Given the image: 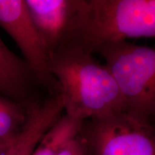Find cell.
Masks as SVG:
<instances>
[{
	"label": "cell",
	"mask_w": 155,
	"mask_h": 155,
	"mask_svg": "<svg viewBox=\"0 0 155 155\" xmlns=\"http://www.w3.org/2000/svg\"><path fill=\"white\" fill-rule=\"evenodd\" d=\"M27 102L0 95V139H14L20 133L27 119Z\"/></svg>",
	"instance_id": "obj_10"
},
{
	"label": "cell",
	"mask_w": 155,
	"mask_h": 155,
	"mask_svg": "<svg viewBox=\"0 0 155 155\" xmlns=\"http://www.w3.org/2000/svg\"><path fill=\"white\" fill-rule=\"evenodd\" d=\"M84 120L62 116L39 141L31 155H58L63 147L81 132Z\"/></svg>",
	"instance_id": "obj_9"
},
{
	"label": "cell",
	"mask_w": 155,
	"mask_h": 155,
	"mask_svg": "<svg viewBox=\"0 0 155 155\" xmlns=\"http://www.w3.org/2000/svg\"><path fill=\"white\" fill-rule=\"evenodd\" d=\"M0 26L18 45L37 82L56 93L57 82L50 72L47 49L25 0H0Z\"/></svg>",
	"instance_id": "obj_5"
},
{
	"label": "cell",
	"mask_w": 155,
	"mask_h": 155,
	"mask_svg": "<svg viewBox=\"0 0 155 155\" xmlns=\"http://www.w3.org/2000/svg\"><path fill=\"white\" fill-rule=\"evenodd\" d=\"M154 36V0H81L62 45L93 55L108 42Z\"/></svg>",
	"instance_id": "obj_2"
},
{
	"label": "cell",
	"mask_w": 155,
	"mask_h": 155,
	"mask_svg": "<svg viewBox=\"0 0 155 155\" xmlns=\"http://www.w3.org/2000/svg\"><path fill=\"white\" fill-rule=\"evenodd\" d=\"M49 69L66 115L85 121L127 111L108 68L92 54L63 45L49 56Z\"/></svg>",
	"instance_id": "obj_1"
},
{
	"label": "cell",
	"mask_w": 155,
	"mask_h": 155,
	"mask_svg": "<svg viewBox=\"0 0 155 155\" xmlns=\"http://www.w3.org/2000/svg\"><path fill=\"white\" fill-rule=\"evenodd\" d=\"M35 77L24 60L15 55L0 38V95L27 102L30 99Z\"/></svg>",
	"instance_id": "obj_8"
},
{
	"label": "cell",
	"mask_w": 155,
	"mask_h": 155,
	"mask_svg": "<svg viewBox=\"0 0 155 155\" xmlns=\"http://www.w3.org/2000/svg\"><path fill=\"white\" fill-rule=\"evenodd\" d=\"M15 138L11 139H0V155H4L7 152L9 147L12 144L13 141H15Z\"/></svg>",
	"instance_id": "obj_12"
},
{
	"label": "cell",
	"mask_w": 155,
	"mask_h": 155,
	"mask_svg": "<svg viewBox=\"0 0 155 155\" xmlns=\"http://www.w3.org/2000/svg\"><path fill=\"white\" fill-rule=\"evenodd\" d=\"M106 61L133 119L151 124L155 111V50L127 40L108 42L96 51Z\"/></svg>",
	"instance_id": "obj_3"
},
{
	"label": "cell",
	"mask_w": 155,
	"mask_h": 155,
	"mask_svg": "<svg viewBox=\"0 0 155 155\" xmlns=\"http://www.w3.org/2000/svg\"><path fill=\"white\" fill-rule=\"evenodd\" d=\"M58 155H89L86 142L81 132L63 147Z\"/></svg>",
	"instance_id": "obj_11"
},
{
	"label": "cell",
	"mask_w": 155,
	"mask_h": 155,
	"mask_svg": "<svg viewBox=\"0 0 155 155\" xmlns=\"http://www.w3.org/2000/svg\"><path fill=\"white\" fill-rule=\"evenodd\" d=\"M81 134L89 155H155L152 125L137 121L126 112L85 120Z\"/></svg>",
	"instance_id": "obj_4"
},
{
	"label": "cell",
	"mask_w": 155,
	"mask_h": 155,
	"mask_svg": "<svg viewBox=\"0 0 155 155\" xmlns=\"http://www.w3.org/2000/svg\"><path fill=\"white\" fill-rule=\"evenodd\" d=\"M63 101L58 94L42 101H29L24 127L4 155H31L40 139L63 116Z\"/></svg>",
	"instance_id": "obj_7"
},
{
	"label": "cell",
	"mask_w": 155,
	"mask_h": 155,
	"mask_svg": "<svg viewBox=\"0 0 155 155\" xmlns=\"http://www.w3.org/2000/svg\"><path fill=\"white\" fill-rule=\"evenodd\" d=\"M48 55L65 42L81 0H25Z\"/></svg>",
	"instance_id": "obj_6"
}]
</instances>
